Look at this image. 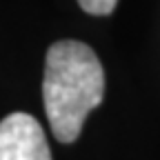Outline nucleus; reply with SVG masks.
<instances>
[{
  "mask_svg": "<svg viewBox=\"0 0 160 160\" xmlns=\"http://www.w3.org/2000/svg\"><path fill=\"white\" fill-rule=\"evenodd\" d=\"M0 160H51L45 131L33 116L16 111L0 120Z\"/></svg>",
  "mask_w": 160,
  "mask_h": 160,
  "instance_id": "nucleus-2",
  "label": "nucleus"
},
{
  "mask_svg": "<svg viewBox=\"0 0 160 160\" xmlns=\"http://www.w3.org/2000/svg\"><path fill=\"white\" fill-rule=\"evenodd\" d=\"M105 96V71L93 49L78 40H58L47 51L42 100L58 142H73L85 118Z\"/></svg>",
  "mask_w": 160,
  "mask_h": 160,
  "instance_id": "nucleus-1",
  "label": "nucleus"
},
{
  "mask_svg": "<svg viewBox=\"0 0 160 160\" xmlns=\"http://www.w3.org/2000/svg\"><path fill=\"white\" fill-rule=\"evenodd\" d=\"M78 5L91 16H109L116 9L118 0H78Z\"/></svg>",
  "mask_w": 160,
  "mask_h": 160,
  "instance_id": "nucleus-3",
  "label": "nucleus"
}]
</instances>
